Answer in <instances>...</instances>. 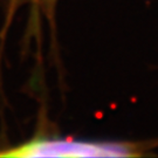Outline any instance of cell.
<instances>
[{"instance_id":"cell-1","label":"cell","mask_w":158,"mask_h":158,"mask_svg":"<svg viewBox=\"0 0 158 158\" xmlns=\"http://www.w3.org/2000/svg\"><path fill=\"white\" fill-rule=\"evenodd\" d=\"M150 147L136 142L82 141L62 137H36L0 151V157H141Z\"/></svg>"},{"instance_id":"cell-2","label":"cell","mask_w":158,"mask_h":158,"mask_svg":"<svg viewBox=\"0 0 158 158\" xmlns=\"http://www.w3.org/2000/svg\"><path fill=\"white\" fill-rule=\"evenodd\" d=\"M39 1H42V2H46V4H51V2L55 1V0H39Z\"/></svg>"}]
</instances>
